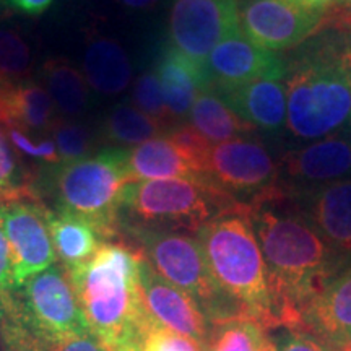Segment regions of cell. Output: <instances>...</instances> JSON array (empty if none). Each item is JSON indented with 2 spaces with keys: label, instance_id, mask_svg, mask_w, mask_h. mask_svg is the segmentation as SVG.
<instances>
[{
  "label": "cell",
  "instance_id": "obj_1",
  "mask_svg": "<svg viewBox=\"0 0 351 351\" xmlns=\"http://www.w3.org/2000/svg\"><path fill=\"white\" fill-rule=\"evenodd\" d=\"M245 207L267 267L276 328H302L307 306L339 274L343 261L311 225L285 184Z\"/></svg>",
  "mask_w": 351,
  "mask_h": 351
},
{
  "label": "cell",
  "instance_id": "obj_2",
  "mask_svg": "<svg viewBox=\"0 0 351 351\" xmlns=\"http://www.w3.org/2000/svg\"><path fill=\"white\" fill-rule=\"evenodd\" d=\"M287 65V125L293 137L351 134V29H320Z\"/></svg>",
  "mask_w": 351,
  "mask_h": 351
},
{
  "label": "cell",
  "instance_id": "obj_3",
  "mask_svg": "<svg viewBox=\"0 0 351 351\" xmlns=\"http://www.w3.org/2000/svg\"><path fill=\"white\" fill-rule=\"evenodd\" d=\"M138 249L103 243L93 258L67 270L91 335L109 351H140L155 326L140 288Z\"/></svg>",
  "mask_w": 351,
  "mask_h": 351
},
{
  "label": "cell",
  "instance_id": "obj_4",
  "mask_svg": "<svg viewBox=\"0 0 351 351\" xmlns=\"http://www.w3.org/2000/svg\"><path fill=\"white\" fill-rule=\"evenodd\" d=\"M195 234L218 288L244 314L276 328L267 267L245 204L218 213Z\"/></svg>",
  "mask_w": 351,
  "mask_h": 351
},
{
  "label": "cell",
  "instance_id": "obj_5",
  "mask_svg": "<svg viewBox=\"0 0 351 351\" xmlns=\"http://www.w3.org/2000/svg\"><path fill=\"white\" fill-rule=\"evenodd\" d=\"M127 147H106L69 165L41 166L36 171L34 194L54 189L57 208L85 219L103 239L119 232L122 189L130 182Z\"/></svg>",
  "mask_w": 351,
  "mask_h": 351
},
{
  "label": "cell",
  "instance_id": "obj_6",
  "mask_svg": "<svg viewBox=\"0 0 351 351\" xmlns=\"http://www.w3.org/2000/svg\"><path fill=\"white\" fill-rule=\"evenodd\" d=\"M241 202L205 181L156 179L134 181L122 189L119 228H155L197 232L218 213Z\"/></svg>",
  "mask_w": 351,
  "mask_h": 351
},
{
  "label": "cell",
  "instance_id": "obj_7",
  "mask_svg": "<svg viewBox=\"0 0 351 351\" xmlns=\"http://www.w3.org/2000/svg\"><path fill=\"white\" fill-rule=\"evenodd\" d=\"M125 230L137 239L140 244L137 249L152 263L153 269L171 285L194 298L210 322L234 314H244L215 283L199 241L194 236L182 231L155 228Z\"/></svg>",
  "mask_w": 351,
  "mask_h": 351
},
{
  "label": "cell",
  "instance_id": "obj_8",
  "mask_svg": "<svg viewBox=\"0 0 351 351\" xmlns=\"http://www.w3.org/2000/svg\"><path fill=\"white\" fill-rule=\"evenodd\" d=\"M202 181L241 204H249L280 182V165L261 142L236 138L212 145Z\"/></svg>",
  "mask_w": 351,
  "mask_h": 351
},
{
  "label": "cell",
  "instance_id": "obj_9",
  "mask_svg": "<svg viewBox=\"0 0 351 351\" xmlns=\"http://www.w3.org/2000/svg\"><path fill=\"white\" fill-rule=\"evenodd\" d=\"M13 306L34 327L56 335H90L67 270L52 265L13 293Z\"/></svg>",
  "mask_w": 351,
  "mask_h": 351
},
{
  "label": "cell",
  "instance_id": "obj_10",
  "mask_svg": "<svg viewBox=\"0 0 351 351\" xmlns=\"http://www.w3.org/2000/svg\"><path fill=\"white\" fill-rule=\"evenodd\" d=\"M0 223L12 252L15 289L54 265L49 210L36 197H19L0 204Z\"/></svg>",
  "mask_w": 351,
  "mask_h": 351
},
{
  "label": "cell",
  "instance_id": "obj_11",
  "mask_svg": "<svg viewBox=\"0 0 351 351\" xmlns=\"http://www.w3.org/2000/svg\"><path fill=\"white\" fill-rule=\"evenodd\" d=\"M239 29V0H174L171 7V46L204 67L215 46Z\"/></svg>",
  "mask_w": 351,
  "mask_h": 351
},
{
  "label": "cell",
  "instance_id": "obj_12",
  "mask_svg": "<svg viewBox=\"0 0 351 351\" xmlns=\"http://www.w3.org/2000/svg\"><path fill=\"white\" fill-rule=\"evenodd\" d=\"M241 32L254 44L278 52L295 49L326 26V12L296 0H247L239 3Z\"/></svg>",
  "mask_w": 351,
  "mask_h": 351
},
{
  "label": "cell",
  "instance_id": "obj_13",
  "mask_svg": "<svg viewBox=\"0 0 351 351\" xmlns=\"http://www.w3.org/2000/svg\"><path fill=\"white\" fill-rule=\"evenodd\" d=\"M205 72L213 90H221L256 80H283L287 65L276 52L254 44L239 29L215 46Z\"/></svg>",
  "mask_w": 351,
  "mask_h": 351
},
{
  "label": "cell",
  "instance_id": "obj_14",
  "mask_svg": "<svg viewBox=\"0 0 351 351\" xmlns=\"http://www.w3.org/2000/svg\"><path fill=\"white\" fill-rule=\"evenodd\" d=\"M140 288L153 322L195 340L200 346L204 345L208 320L199 302L165 280L145 256L140 261Z\"/></svg>",
  "mask_w": 351,
  "mask_h": 351
},
{
  "label": "cell",
  "instance_id": "obj_15",
  "mask_svg": "<svg viewBox=\"0 0 351 351\" xmlns=\"http://www.w3.org/2000/svg\"><path fill=\"white\" fill-rule=\"evenodd\" d=\"M351 178V134L332 135L287 153L280 165V182L304 191Z\"/></svg>",
  "mask_w": 351,
  "mask_h": 351
},
{
  "label": "cell",
  "instance_id": "obj_16",
  "mask_svg": "<svg viewBox=\"0 0 351 351\" xmlns=\"http://www.w3.org/2000/svg\"><path fill=\"white\" fill-rule=\"evenodd\" d=\"M298 204L328 247L345 262L351 256V178L304 189Z\"/></svg>",
  "mask_w": 351,
  "mask_h": 351
},
{
  "label": "cell",
  "instance_id": "obj_17",
  "mask_svg": "<svg viewBox=\"0 0 351 351\" xmlns=\"http://www.w3.org/2000/svg\"><path fill=\"white\" fill-rule=\"evenodd\" d=\"M302 328L341 351L351 345V267L333 276L307 306Z\"/></svg>",
  "mask_w": 351,
  "mask_h": 351
},
{
  "label": "cell",
  "instance_id": "obj_18",
  "mask_svg": "<svg viewBox=\"0 0 351 351\" xmlns=\"http://www.w3.org/2000/svg\"><path fill=\"white\" fill-rule=\"evenodd\" d=\"M226 106L256 129L280 132L287 122V88L282 80H256L215 90Z\"/></svg>",
  "mask_w": 351,
  "mask_h": 351
},
{
  "label": "cell",
  "instance_id": "obj_19",
  "mask_svg": "<svg viewBox=\"0 0 351 351\" xmlns=\"http://www.w3.org/2000/svg\"><path fill=\"white\" fill-rule=\"evenodd\" d=\"M155 72L171 116L178 122L189 117L197 96L212 88L204 65L195 64L171 44L161 52Z\"/></svg>",
  "mask_w": 351,
  "mask_h": 351
},
{
  "label": "cell",
  "instance_id": "obj_20",
  "mask_svg": "<svg viewBox=\"0 0 351 351\" xmlns=\"http://www.w3.org/2000/svg\"><path fill=\"white\" fill-rule=\"evenodd\" d=\"M60 121L52 98L38 82L12 83L0 104V122L21 129L32 137L47 135Z\"/></svg>",
  "mask_w": 351,
  "mask_h": 351
},
{
  "label": "cell",
  "instance_id": "obj_21",
  "mask_svg": "<svg viewBox=\"0 0 351 351\" xmlns=\"http://www.w3.org/2000/svg\"><path fill=\"white\" fill-rule=\"evenodd\" d=\"M3 340L8 351H109L93 335H56L44 332L21 315L13 296L0 313Z\"/></svg>",
  "mask_w": 351,
  "mask_h": 351
},
{
  "label": "cell",
  "instance_id": "obj_22",
  "mask_svg": "<svg viewBox=\"0 0 351 351\" xmlns=\"http://www.w3.org/2000/svg\"><path fill=\"white\" fill-rule=\"evenodd\" d=\"M127 171L130 182L156 179L202 181L200 176L166 135L130 147L127 155Z\"/></svg>",
  "mask_w": 351,
  "mask_h": 351
},
{
  "label": "cell",
  "instance_id": "obj_23",
  "mask_svg": "<svg viewBox=\"0 0 351 351\" xmlns=\"http://www.w3.org/2000/svg\"><path fill=\"white\" fill-rule=\"evenodd\" d=\"M83 77L101 95H119L132 78L130 59L119 43L106 36L91 38L83 56Z\"/></svg>",
  "mask_w": 351,
  "mask_h": 351
},
{
  "label": "cell",
  "instance_id": "obj_24",
  "mask_svg": "<svg viewBox=\"0 0 351 351\" xmlns=\"http://www.w3.org/2000/svg\"><path fill=\"white\" fill-rule=\"evenodd\" d=\"M49 231L56 257L60 258L65 270L86 263L103 245V238L90 223L60 208L49 210Z\"/></svg>",
  "mask_w": 351,
  "mask_h": 351
},
{
  "label": "cell",
  "instance_id": "obj_25",
  "mask_svg": "<svg viewBox=\"0 0 351 351\" xmlns=\"http://www.w3.org/2000/svg\"><path fill=\"white\" fill-rule=\"evenodd\" d=\"M189 121L197 132H200L212 143L244 138L256 129L231 111L213 88L202 91L197 96L189 112Z\"/></svg>",
  "mask_w": 351,
  "mask_h": 351
},
{
  "label": "cell",
  "instance_id": "obj_26",
  "mask_svg": "<svg viewBox=\"0 0 351 351\" xmlns=\"http://www.w3.org/2000/svg\"><path fill=\"white\" fill-rule=\"evenodd\" d=\"M270 330L247 314L212 320L202 351H270L275 341Z\"/></svg>",
  "mask_w": 351,
  "mask_h": 351
},
{
  "label": "cell",
  "instance_id": "obj_27",
  "mask_svg": "<svg viewBox=\"0 0 351 351\" xmlns=\"http://www.w3.org/2000/svg\"><path fill=\"white\" fill-rule=\"evenodd\" d=\"M41 77L52 103L64 119L75 121L86 112L90 90L80 70L65 59H51L43 65Z\"/></svg>",
  "mask_w": 351,
  "mask_h": 351
},
{
  "label": "cell",
  "instance_id": "obj_28",
  "mask_svg": "<svg viewBox=\"0 0 351 351\" xmlns=\"http://www.w3.org/2000/svg\"><path fill=\"white\" fill-rule=\"evenodd\" d=\"M166 130L147 114L130 104H117L108 114L103 127V135L112 143L127 147L140 145L147 140L161 137Z\"/></svg>",
  "mask_w": 351,
  "mask_h": 351
},
{
  "label": "cell",
  "instance_id": "obj_29",
  "mask_svg": "<svg viewBox=\"0 0 351 351\" xmlns=\"http://www.w3.org/2000/svg\"><path fill=\"white\" fill-rule=\"evenodd\" d=\"M34 174L36 166H25L0 122V204L19 197H36Z\"/></svg>",
  "mask_w": 351,
  "mask_h": 351
},
{
  "label": "cell",
  "instance_id": "obj_30",
  "mask_svg": "<svg viewBox=\"0 0 351 351\" xmlns=\"http://www.w3.org/2000/svg\"><path fill=\"white\" fill-rule=\"evenodd\" d=\"M33 67L32 47L15 26L0 21V77L10 83L28 80Z\"/></svg>",
  "mask_w": 351,
  "mask_h": 351
},
{
  "label": "cell",
  "instance_id": "obj_31",
  "mask_svg": "<svg viewBox=\"0 0 351 351\" xmlns=\"http://www.w3.org/2000/svg\"><path fill=\"white\" fill-rule=\"evenodd\" d=\"M132 98H134L135 108L140 109L143 114H147L150 119L158 122L165 130H168L169 127H173L178 122L171 116L160 78H158L156 72H153V70L142 73L135 80Z\"/></svg>",
  "mask_w": 351,
  "mask_h": 351
},
{
  "label": "cell",
  "instance_id": "obj_32",
  "mask_svg": "<svg viewBox=\"0 0 351 351\" xmlns=\"http://www.w3.org/2000/svg\"><path fill=\"white\" fill-rule=\"evenodd\" d=\"M52 140L57 147L60 165L73 163L95 153L93 135L86 125L77 121L60 119L52 130Z\"/></svg>",
  "mask_w": 351,
  "mask_h": 351
},
{
  "label": "cell",
  "instance_id": "obj_33",
  "mask_svg": "<svg viewBox=\"0 0 351 351\" xmlns=\"http://www.w3.org/2000/svg\"><path fill=\"white\" fill-rule=\"evenodd\" d=\"M166 137L174 143V147L182 153V156L189 161L197 174L204 173L205 161H207L208 152L212 148V142H208L200 132H197L191 124L186 122H176L173 127L166 130Z\"/></svg>",
  "mask_w": 351,
  "mask_h": 351
},
{
  "label": "cell",
  "instance_id": "obj_34",
  "mask_svg": "<svg viewBox=\"0 0 351 351\" xmlns=\"http://www.w3.org/2000/svg\"><path fill=\"white\" fill-rule=\"evenodd\" d=\"M5 132L10 138V142L15 150L19 152L21 158H28L33 166H56L60 165L59 153H57V147L52 137H46L41 142H34V137L26 134L19 127L3 124Z\"/></svg>",
  "mask_w": 351,
  "mask_h": 351
},
{
  "label": "cell",
  "instance_id": "obj_35",
  "mask_svg": "<svg viewBox=\"0 0 351 351\" xmlns=\"http://www.w3.org/2000/svg\"><path fill=\"white\" fill-rule=\"evenodd\" d=\"M140 351H202V346L186 335L155 324Z\"/></svg>",
  "mask_w": 351,
  "mask_h": 351
},
{
  "label": "cell",
  "instance_id": "obj_36",
  "mask_svg": "<svg viewBox=\"0 0 351 351\" xmlns=\"http://www.w3.org/2000/svg\"><path fill=\"white\" fill-rule=\"evenodd\" d=\"M274 341L278 351H341L304 328H283Z\"/></svg>",
  "mask_w": 351,
  "mask_h": 351
},
{
  "label": "cell",
  "instance_id": "obj_37",
  "mask_svg": "<svg viewBox=\"0 0 351 351\" xmlns=\"http://www.w3.org/2000/svg\"><path fill=\"white\" fill-rule=\"evenodd\" d=\"M13 293H15V283H13L12 252L0 223V313L12 300Z\"/></svg>",
  "mask_w": 351,
  "mask_h": 351
},
{
  "label": "cell",
  "instance_id": "obj_38",
  "mask_svg": "<svg viewBox=\"0 0 351 351\" xmlns=\"http://www.w3.org/2000/svg\"><path fill=\"white\" fill-rule=\"evenodd\" d=\"M326 26L351 29V0H339L335 5L328 8L326 12Z\"/></svg>",
  "mask_w": 351,
  "mask_h": 351
},
{
  "label": "cell",
  "instance_id": "obj_39",
  "mask_svg": "<svg viewBox=\"0 0 351 351\" xmlns=\"http://www.w3.org/2000/svg\"><path fill=\"white\" fill-rule=\"evenodd\" d=\"M8 5L26 15L38 16L51 7L54 0H5Z\"/></svg>",
  "mask_w": 351,
  "mask_h": 351
},
{
  "label": "cell",
  "instance_id": "obj_40",
  "mask_svg": "<svg viewBox=\"0 0 351 351\" xmlns=\"http://www.w3.org/2000/svg\"><path fill=\"white\" fill-rule=\"evenodd\" d=\"M298 3H301L302 7L311 8V10L315 12H327L328 8L335 5L339 0H296Z\"/></svg>",
  "mask_w": 351,
  "mask_h": 351
},
{
  "label": "cell",
  "instance_id": "obj_41",
  "mask_svg": "<svg viewBox=\"0 0 351 351\" xmlns=\"http://www.w3.org/2000/svg\"><path fill=\"white\" fill-rule=\"evenodd\" d=\"M117 2L132 10H150L156 5L158 0H117Z\"/></svg>",
  "mask_w": 351,
  "mask_h": 351
},
{
  "label": "cell",
  "instance_id": "obj_42",
  "mask_svg": "<svg viewBox=\"0 0 351 351\" xmlns=\"http://www.w3.org/2000/svg\"><path fill=\"white\" fill-rule=\"evenodd\" d=\"M10 85H12L10 82L3 80V78L0 77V104H2V99H3V96H5L7 90H8V86H10Z\"/></svg>",
  "mask_w": 351,
  "mask_h": 351
},
{
  "label": "cell",
  "instance_id": "obj_43",
  "mask_svg": "<svg viewBox=\"0 0 351 351\" xmlns=\"http://www.w3.org/2000/svg\"><path fill=\"white\" fill-rule=\"evenodd\" d=\"M345 351H351V345H350V346H348V348H346Z\"/></svg>",
  "mask_w": 351,
  "mask_h": 351
},
{
  "label": "cell",
  "instance_id": "obj_44",
  "mask_svg": "<svg viewBox=\"0 0 351 351\" xmlns=\"http://www.w3.org/2000/svg\"><path fill=\"white\" fill-rule=\"evenodd\" d=\"M243 2H247V0H239V3H243Z\"/></svg>",
  "mask_w": 351,
  "mask_h": 351
},
{
  "label": "cell",
  "instance_id": "obj_45",
  "mask_svg": "<svg viewBox=\"0 0 351 351\" xmlns=\"http://www.w3.org/2000/svg\"><path fill=\"white\" fill-rule=\"evenodd\" d=\"M270 351H278V350H276V346H275V348H274V350H270Z\"/></svg>",
  "mask_w": 351,
  "mask_h": 351
}]
</instances>
